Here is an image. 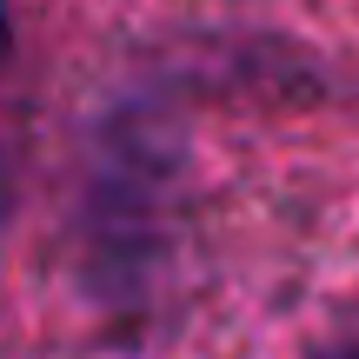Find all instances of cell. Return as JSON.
Segmentation results:
<instances>
[{"mask_svg":"<svg viewBox=\"0 0 359 359\" xmlns=\"http://www.w3.org/2000/svg\"><path fill=\"white\" fill-rule=\"evenodd\" d=\"M7 47H13V20H7V7H0V60H7Z\"/></svg>","mask_w":359,"mask_h":359,"instance_id":"1","label":"cell"},{"mask_svg":"<svg viewBox=\"0 0 359 359\" xmlns=\"http://www.w3.org/2000/svg\"><path fill=\"white\" fill-rule=\"evenodd\" d=\"M353 359H359V353H353Z\"/></svg>","mask_w":359,"mask_h":359,"instance_id":"2","label":"cell"}]
</instances>
